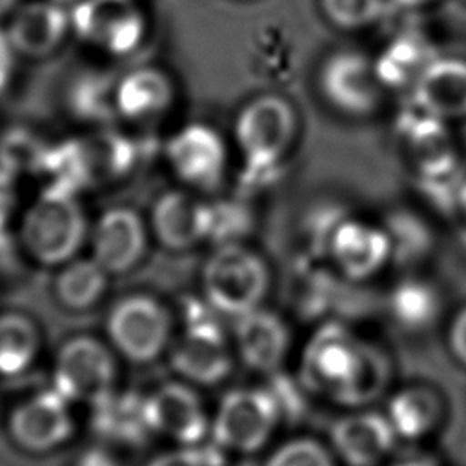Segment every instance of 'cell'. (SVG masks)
Masks as SVG:
<instances>
[{"mask_svg": "<svg viewBox=\"0 0 466 466\" xmlns=\"http://www.w3.org/2000/svg\"><path fill=\"white\" fill-rule=\"evenodd\" d=\"M49 146V142L29 127H11L0 137V167L16 178L40 175Z\"/></svg>", "mask_w": 466, "mask_h": 466, "instance_id": "30", "label": "cell"}, {"mask_svg": "<svg viewBox=\"0 0 466 466\" xmlns=\"http://www.w3.org/2000/svg\"><path fill=\"white\" fill-rule=\"evenodd\" d=\"M248 215L231 202H209V229L208 240L220 244L240 242L248 231Z\"/></svg>", "mask_w": 466, "mask_h": 466, "instance_id": "34", "label": "cell"}, {"mask_svg": "<svg viewBox=\"0 0 466 466\" xmlns=\"http://www.w3.org/2000/svg\"><path fill=\"white\" fill-rule=\"evenodd\" d=\"M71 466H124V461L120 459V451L116 448L93 441L75 453Z\"/></svg>", "mask_w": 466, "mask_h": 466, "instance_id": "36", "label": "cell"}, {"mask_svg": "<svg viewBox=\"0 0 466 466\" xmlns=\"http://www.w3.org/2000/svg\"><path fill=\"white\" fill-rule=\"evenodd\" d=\"M151 237L169 251H187L208 240L209 202L187 189H167L151 204Z\"/></svg>", "mask_w": 466, "mask_h": 466, "instance_id": "20", "label": "cell"}, {"mask_svg": "<svg viewBox=\"0 0 466 466\" xmlns=\"http://www.w3.org/2000/svg\"><path fill=\"white\" fill-rule=\"evenodd\" d=\"M4 31L20 58L44 60L53 56L71 33L69 9L56 0L18 4Z\"/></svg>", "mask_w": 466, "mask_h": 466, "instance_id": "18", "label": "cell"}, {"mask_svg": "<svg viewBox=\"0 0 466 466\" xmlns=\"http://www.w3.org/2000/svg\"><path fill=\"white\" fill-rule=\"evenodd\" d=\"M27 260L22 244L9 228L0 229V280L13 279L22 271L24 262Z\"/></svg>", "mask_w": 466, "mask_h": 466, "instance_id": "35", "label": "cell"}, {"mask_svg": "<svg viewBox=\"0 0 466 466\" xmlns=\"http://www.w3.org/2000/svg\"><path fill=\"white\" fill-rule=\"evenodd\" d=\"M20 0H0V22L7 20L11 13L18 7Z\"/></svg>", "mask_w": 466, "mask_h": 466, "instance_id": "41", "label": "cell"}, {"mask_svg": "<svg viewBox=\"0 0 466 466\" xmlns=\"http://www.w3.org/2000/svg\"><path fill=\"white\" fill-rule=\"evenodd\" d=\"M382 466H442V464L431 451L411 444L404 450H395L393 455Z\"/></svg>", "mask_w": 466, "mask_h": 466, "instance_id": "39", "label": "cell"}, {"mask_svg": "<svg viewBox=\"0 0 466 466\" xmlns=\"http://www.w3.org/2000/svg\"><path fill=\"white\" fill-rule=\"evenodd\" d=\"M18 178L0 167V229L11 228L18 215Z\"/></svg>", "mask_w": 466, "mask_h": 466, "instance_id": "37", "label": "cell"}, {"mask_svg": "<svg viewBox=\"0 0 466 466\" xmlns=\"http://www.w3.org/2000/svg\"><path fill=\"white\" fill-rule=\"evenodd\" d=\"M384 413L399 441L417 444L439 431L446 419V400L439 388L413 382L390 395Z\"/></svg>", "mask_w": 466, "mask_h": 466, "instance_id": "22", "label": "cell"}, {"mask_svg": "<svg viewBox=\"0 0 466 466\" xmlns=\"http://www.w3.org/2000/svg\"><path fill=\"white\" fill-rule=\"evenodd\" d=\"M220 319L204 299L186 302L182 326L167 351L177 379L197 388H213L231 375L237 355Z\"/></svg>", "mask_w": 466, "mask_h": 466, "instance_id": "3", "label": "cell"}, {"mask_svg": "<svg viewBox=\"0 0 466 466\" xmlns=\"http://www.w3.org/2000/svg\"><path fill=\"white\" fill-rule=\"evenodd\" d=\"M89 228L76 193L44 186L22 209L16 237L27 260L56 269L80 255L87 244Z\"/></svg>", "mask_w": 466, "mask_h": 466, "instance_id": "2", "label": "cell"}, {"mask_svg": "<svg viewBox=\"0 0 466 466\" xmlns=\"http://www.w3.org/2000/svg\"><path fill=\"white\" fill-rule=\"evenodd\" d=\"M393 4L400 5V7H408V9H413V7H420V5H426V4H431L435 0H391Z\"/></svg>", "mask_w": 466, "mask_h": 466, "instance_id": "42", "label": "cell"}, {"mask_svg": "<svg viewBox=\"0 0 466 466\" xmlns=\"http://www.w3.org/2000/svg\"><path fill=\"white\" fill-rule=\"evenodd\" d=\"M435 56L424 38L404 33L386 44L373 64L384 89H411Z\"/></svg>", "mask_w": 466, "mask_h": 466, "instance_id": "27", "label": "cell"}, {"mask_svg": "<svg viewBox=\"0 0 466 466\" xmlns=\"http://www.w3.org/2000/svg\"><path fill=\"white\" fill-rule=\"evenodd\" d=\"M226 451L211 439L197 446H175L153 455L144 466H222Z\"/></svg>", "mask_w": 466, "mask_h": 466, "instance_id": "33", "label": "cell"}, {"mask_svg": "<svg viewBox=\"0 0 466 466\" xmlns=\"http://www.w3.org/2000/svg\"><path fill=\"white\" fill-rule=\"evenodd\" d=\"M18 58L20 56L16 55L15 47L11 46L5 31L0 29V93H4L9 87Z\"/></svg>", "mask_w": 466, "mask_h": 466, "instance_id": "40", "label": "cell"}, {"mask_svg": "<svg viewBox=\"0 0 466 466\" xmlns=\"http://www.w3.org/2000/svg\"><path fill=\"white\" fill-rule=\"evenodd\" d=\"M146 397L155 437H164L175 446H197L209 439L211 415L197 386L180 379L167 380Z\"/></svg>", "mask_w": 466, "mask_h": 466, "instance_id": "12", "label": "cell"}, {"mask_svg": "<svg viewBox=\"0 0 466 466\" xmlns=\"http://www.w3.org/2000/svg\"><path fill=\"white\" fill-rule=\"evenodd\" d=\"M457 209L461 211V215H462V217H464V220H466V180H464V184H462V187H461V195H459Z\"/></svg>", "mask_w": 466, "mask_h": 466, "instance_id": "43", "label": "cell"}, {"mask_svg": "<svg viewBox=\"0 0 466 466\" xmlns=\"http://www.w3.org/2000/svg\"><path fill=\"white\" fill-rule=\"evenodd\" d=\"M109 273L91 257H75L56 268L53 297L67 311L82 313L96 308L106 297Z\"/></svg>", "mask_w": 466, "mask_h": 466, "instance_id": "25", "label": "cell"}, {"mask_svg": "<svg viewBox=\"0 0 466 466\" xmlns=\"http://www.w3.org/2000/svg\"><path fill=\"white\" fill-rule=\"evenodd\" d=\"M329 448L346 466H382L400 442L384 411L357 408L339 415L328 431Z\"/></svg>", "mask_w": 466, "mask_h": 466, "instance_id": "15", "label": "cell"}, {"mask_svg": "<svg viewBox=\"0 0 466 466\" xmlns=\"http://www.w3.org/2000/svg\"><path fill=\"white\" fill-rule=\"evenodd\" d=\"M262 466H337V457L324 442L299 435L271 450Z\"/></svg>", "mask_w": 466, "mask_h": 466, "instance_id": "31", "label": "cell"}, {"mask_svg": "<svg viewBox=\"0 0 466 466\" xmlns=\"http://www.w3.org/2000/svg\"><path fill=\"white\" fill-rule=\"evenodd\" d=\"M149 237L147 220L133 208H109L89 228V257L111 277L127 275L146 258Z\"/></svg>", "mask_w": 466, "mask_h": 466, "instance_id": "13", "label": "cell"}, {"mask_svg": "<svg viewBox=\"0 0 466 466\" xmlns=\"http://www.w3.org/2000/svg\"><path fill=\"white\" fill-rule=\"evenodd\" d=\"M56 2H62V4H73V2H76V0H56Z\"/></svg>", "mask_w": 466, "mask_h": 466, "instance_id": "44", "label": "cell"}, {"mask_svg": "<svg viewBox=\"0 0 466 466\" xmlns=\"http://www.w3.org/2000/svg\"><path fill=\"white\" fill-rule=\"evenodd\" d=\"M324 253L342 277L362 282L388 264L391 244L384 228L360 218H342L328 231Z\"/></svg>", "mask_w": 466, "mask_h": 466, "instance_id": "16", "label": "cell"}, {"mask_svg": "<svg viewBox=\"0 0 466 466\" xmlns=\"http://www.w3.org/2000/svg\"><path fill=\"white\" fill-rule=\"evenodd\" d=\"M175 329L171 309L149 293L120 297L104 320L106 340L118 359L140 366L167 355Z\"/></svg>", "mask_w": 466, "mask_h": 466, "instance_id": "5", "label": "cell"}, {"mask_svg": "<svg viewBox=\"0 0 466 466\" xmlns=\"http://www.w3.org/2000/svg\"><path fill=\"white\" fill-rule=\"evenodd\" d=\"M391 322L406 333L431 329L442 315L441 289L426 279L406 277L399 280L386 302Z\"/></svg>", "mask_w": 466, "mask_h": 466, "instance_id": "24", "label": "cell"}, {"mask_svg": "<svg viewBox=\"0 0 466 466\" xmlns=\"http://www.w3.org/2000/svg\"><path fill=\"white\" fill-rule=\"evenodd\" d=\"M202 299L222 317L240 315L262 306L269 291L266 260L242 242L215 246L200 273Z\"/></svg>", "mask_w": 466, "mask_h": 466, "instance_id": "4", "label": "cell"}, {"mask_svg": "<svg viewBox=\"0 0 466 466\" xmlns=\"http://www.w3.org/2000/svg\"><path fill=\"white\" fill-rule=\"evenodd\" d=\"M280 408L266 386L226 391L213 415L209 439L228 455H251L268 446L282 424Z\"/></svg>", "mask_w": 466, "mask_h": 466, "instance_id": "6", "label": "cell"}, {"mask_svg": "<svg viewBox=\"0 0 466 466\" xmlns=\"http://www.w3.org/2000/svg\"><path fill=\"white\" fill-rule=\"evenodd\" d=\"M118 355L106 339L78 333L66 339L51 364V386L87 408L118 388Z\"/></svg>", "mask_w": 466, "mask_h": 466, "instance_id": "8", "label": "cell"}, {"mask_svg": "<svg viewBox=\"0 0 466 466\" xmlns=\"http://www.w3.org/2000/svg\"><path fill=\"white\" fill-rule=\"evenodd\" d=\"M326 18L342 29L371 25L384 13V0H320Z\"/></svg>", "mask_w": 466, "mask_h": 466, "instance_id": "32", "label": "cell"}, {"mask_svg": "<svg viewBox=\"0 0 466 466\" xmlns=\"http://www.w3.org/2000/svg\"><path fill=\"white\" fill-rule=\"evenodd\" d=\"M446 344L453 360L466 368V306L451 317L446 329Z\"/></svg>", "mask_w": 466, "mask_h": 466, "instance_id": "38", "label": "cell"}, {"mask_svg": "<svg viewBox=\"0 0 466 466\" xmlns=\"http://www.w3.org/2000/svg\"><path fill=\"white\" fill-rule=\"evenodd\" d=\"M175 98V82L160 66H137L115 82L116 118L129 124L144 126L162 118L173 107Z\"/></svg>", "mask_w": 466, "mask_h": 466, "instance_id": "21", "label": "cell"}, {"mask_svg": "<svg viewBox=\"0 0 466 466\" xmlns=\"http://www.w3.org/2000/svg\"><path fill=\"white\" fill-rule=\"evenodd\" d=\"M73 402L53 386L40 388L13 404L5 417L11 444L27 455H51L71 442L76 430Z\"/></svg>", "mask_w": 466, "mask_h": 466, "instance_id": "9", "label": "cell"}, {"mask_svg": "<svg viewBox=\"0 0 466 466\" xmlns=\"http://www.w3.org/2000/svg\"><path fill=\"white\" fill-rule=\"evenodd\" d=\"M295 375L309 397L357 410L388 393L393 364L380 346L346 322L324 320L304 342Z\"/></svg>", "mask_w": 466, "mask_h": 466, "instance_id": "1", "label": "cell"}, {"mask_svg": "<svg viewBox=\"0 0 466 466\" xmlns=\"http://www.w3.org/2000/svg\"><path fill=\"white\" fill-rule=\"evenodd\" d=\"M89 155L93 186H104L107 182L127 177L138 160V144L135 138L104 126L93 135L84 137Z\"/></svg>", "mask_w": 466, "mask_h": 466, "instance_id": "28", "label": "cell"}, {"mask_svg": "<svg viewBox=\"0 0 466 466\" xmlns=\"http://www.w3.org/2000/svg\"><path fill=\"white\" fill-rule=\"evenodd\" d=\"M231 340L237 359L268 377L282 370L291 348V329L284 317L260 306L235 319Z\"/></svg>", "mask_w": 466, "mask_h": 466, "instance_id": "17", "label": "cell"}, {"mask_svg": "<svg viewBox=\"0 0 466 466\" xmlns=\"http://www.w3.org/2000/svg\"><path fill=\"white\" fill-rule=\"evenodd\" d=\"M89 430L95 441L118 451L144 448L155 437L146 393L115 388L89 406Z\"/></svg>", "mask_w": 466, "mask_h": 466, "instance_id": "19", "label": "cell"}, {"mask_svg": "<svg viewBox=\"0 0 466 466\" xmlns=\"http://www.w3.org/2000/svg\"><path fill=\"white\" fill-rule=\"evenodd\" d=\"M44 337L38 322L16 309L0 311V377L16 379L40 359Z\"/></svg>", "mask_w": 466, "mask_h": 466, "instance_id": "26", "label": "cell"}, {"mask_svg": "<svg viewBox=\"0 0 466 466\" xmlns=\"http://www.w3.org/2000/svg\"><path fill=\"white\" fill-rule=\"evenodd\" d=\"M164 158L184 186L215 189L228 167V147L213 126L189 122L166 140Z\"/></svg>", "mask_w": 466, "mask_h": 466, "instance_id": "11", "label": "cell"}, {"mask_svg": "<svg viewBox=\"0 0 466 466\" xmlns=\"http://www.w3.org/2000/svg\"><path fill=\"white\" fill-rule=\"evenodd\" d=\"M319 86L335 109L351 116L373 113L384 91L373 60L359 51L331 53L319 71Z\"/></svg>", "mask_w": 466, "mask_h": 466, "instance_id": "14", "label": "cell"}, {"mask_svg": "<svg viewBox=\"0 0 466 466\" xmlns=\"http://www.w3.org/2000/svg\"><path fill=\"white\" fill-rule=\"evenodd\" d=\"M462 242H464V246H466V231H464V237H462Z\"/></svg>", "mask_w": 466, "mask_h": 466, "instance_id": "45", "label": "cell"}, {"mask_svg": "<svg viewBox=\"0 0 466 466\" xmlns=\"http://www.w3.org/2000/svg\"><path fill=\"white\" fill-rule=\"evenodd\" d=\"M295 133L297 116L286 98L260 95L249 100L235 120V140L244 157L246 175L268 180L293 144Z\"/></svg>", "mask_w": 466, "mask_h": 466, "instance_id": "7", "label": "cell"}, {"mask_svg": "<svg viewBox=\"0 0 466 466\" xmlns=\"http://www.w3.org/2000/svg\"><path fill=\"white\" fill-rule=\"evenodd\" d=\"M115 82L106 73H80L67 87L69 111L91 124L107 126L116 118L115 111Z\"/></svg>", "mask_w": 466, "mask_h": 466, "instance_id": "29", "label": "cell"}, {"mask_svg": "<svg viewBox=\"0 0 466 466\" xmlns=\"http://www.w3.org/2000/svg\"><path fill=\"white\" fill-rule=\"evenodd\" d=\"M69 18L71 33L107 56H129L147 36V18L137 0H76Z\"/></svg>", "mask_w": 466, "mask_h": 466, "instance_id": "10", "label": "cell"}, {"mask_svg": "<svg viewBox=\"0 0 466 466\" xmlns=\"http://www.w3.org/2000/svg\"><path fill=\"white\" fill-rule=\"evenodd\" d=\"M411 102L444 122L464 118L466 60L435 56L411 87Z\"/></svg>", "mask_w": 466, "mask_h": 466, "instance_id": "23", "label": "cell"}]
</instances>
